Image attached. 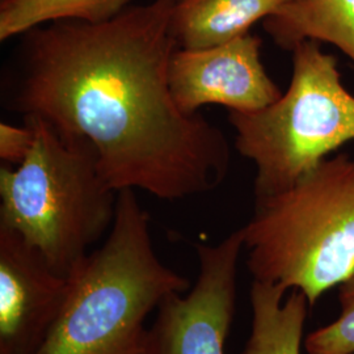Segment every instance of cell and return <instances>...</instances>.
Masks as SVG:
<instances>
[{
	"mask_svg": "<svg viewBox=\"0 0 354 354\" xmlns=\"http://www.w3.org/2000/svg\"><path fill=\"white\" fill-rule=\"evenodd\" d=\"M288 291L279 285L253 279L251 288L252 330L241 354H301L308 311L304 291Z\"/></svg>",
	"mask_w": 354,
	"mask_h": 354,
	"instance_id": "11",
	"label": "cell"
},
{
	"mask_svg": "<svg viewBox=\"0 0 354 354\" xmlns=\"http://www.w3.org/2000/svg\"><path fill=\"white\" fill-rule=\"evenodd\" d=\"M35 145V131L29 124L21 127L7 122L0 124V159L3 165H20Z\"/></svg>",
	"mask_w": 354,
	"mask_h": 354,
	"instance_id": "14",
	"label": "cell"
},
{
	"mask_svg": "<svg viewBox=\"0 0 354 354\" xmlns=\"http://www.w3.org/2000/svg\"><path fill=\"white\" fill-rule=\"evenodd\" d=\"M263 41L247 33L206 49H176L169 64V87L187 114L218 104L230 112H254L282 95L261 62Z\"/></svg>",
	"mask_w": 354,
	"mask_h": 354,
	"instance_id": "7",
	"label": "cell"
},
{
	"mask_svg": "<svg viewBox=\"0 0 354 354\" xmlns=\"http://www.w3.org/2000/svg\"><path fill=\"white\" fill-rule=\"evenodd\" d=\"M71 277L0 227V354H35L59 317Z\"/></svg>",
	"mask_w": 354,
	"mask_h": 354,
	"instance_id": "8",
	"label": "cell"
},
{
	"mask_svg": "<svg viewBox=\"0 0 354 354\" xmlns=\"http://www.w3.org/2000/svg\"><path fill=\"white\" fill-rule=\"evenodd\" d=\"M339 301L340 317L307 336V354H354V273L342 282Z\"/></svg>",
	"mask_w": 354,
	"mask_h": 354,
	"instance_id": "13",
	"label": "cell"
},
{
	"mask_svg": "<svg viewBox=\"0 0 354 354\" xmlns=\"http://www.w3.org/2000/svg\"><path fill=\"white\" fill-rule=\"evenodd\" d=\"M291 53L290 84L279 100L254 112H228L236 150L256 167L254 200L290 189L354 140V96L336 58L311 39Z\"/></svg>",
	"mask_w": 354,
	"mask_h": 354,
	"instance_id": "5",
	"label": "cell"
},
{
	"mask_svg": "<svg viewBox=\"0 0 354 354\" xmlns=\"http://www.w3.org/2000/svg\"><path fill=\"white\" fill-rule=\"evenodd\" d=\"M263 26L283 50L307 39L327 42L354 64V0H286Z\"/></svg>",
	"mask_w": 354,
	"mask_h": 354,
	"instance_id": "10",
	"label": "cell"
},
{
	"mask_svg": "<svg viewBox=\"0 0 354 354\" xmlns=\"http://www.w3.org/2000/svg\"><path fill=\"white\" fill-rule=\"evenodd\" d=\"M241 230L253 279L314 306L354 273V158L328 156L290 189L257 198Z\"/></svg>",
	"mask_w": 354,
	"mask_h": 354,
	"instance_id": "4",
	"label": "cell"
},
{
	"mask_svg": "<svg viewBox=\"0 0 354 354\" xmlns=\"http://www.w3.org/2000/svg\"><path fill=\"white\" fill-rule=\"evenodd\" d=\"M131 0H0V41L61 20L104 23L130 7Z\"/></svg>",
	"mask_w": 354,
	"mask_h": 354,
	"instance_id": "12",
	"label": "cell"
},
{
	"mask_svg": "<svg viewBox=\"0 0 354 354\" xmlns=\"http://www.w3.org/2000/svg\"><path fill=\"white\" fill-rule=\"evenodd\" d=\"M176 0L130 6L104 23L61 20L23 35L10 106L88 140L111 188L165 201L218 188L230 168L221 129L184 113L169 87Z\"/></svg>",
	"mask_w": 354,
	"mask_h": 354,
	"instance_id": "1",
	"label": "cell"
},
{
	"mask_svg": "<svg viewBox=\"0 0 354 354\" xmlns=\"http://www.w3.org/2000/svg\"><path fill=\"white\" fill-rule=\"evenodd\" d=\"M147 337H149V336H147ZM136 354H151L150 349H149V344L146 342V345H145L142 349H140V351H138Z\"/></svg>",
	"mask_w": 354,
	"mask_h": 354,
	"instance_id": "15",
	"label": "cell"
},
{
	"mask_svg": "<svg viewBox=\"0 0 354 354\" xmlns=\"http://www.w3.org/2000/svg\"><path fill=\"white\" fill-rule=\"evenodd\" d=\"M35 145L20 165L0 167V227L16 232L49 266L71 277L113 226L118 192L99 167L95 146L28 114Z\"/></svg>",
	"mask_w": 354,
	"mask_h": 354,
	"instance_id": "3",
	"label": "cell"
},
{
	"mask_svg": "<svg viewBox=\"0 0 354 354\" xmlns=\"http://www.w3.org/2000/svg\"><path fill=\"white\" fill-rule=\"evenodd\" d=\"M286 0H176L172 35L178 49L196 50L227 44L250 33Z\"/></svg>",
	"mask_w": 354,
	"mask_h": 354,
	"instance_id": "9",
	"label": "cell"
},
{
	"mask_svg": "<svg viewBox=\"0 0 354 354\" xmlns=\"http://www.w3.org/2000/svg\"><path fill=\"white\" fill-rule=\"evenodd\" d=\"M190 288L155 252L134 189L120 190L113 226L71 274L62 311L35 354H136L147 342L149 315Z\"/></svg>",
	"mask_w": 354,
	"mask_h": 354,
	"instance_id": "2",
	"label": "cell"
},
{
	"mask_svg": "<svg viewBox=\"0 0 354 354\" xmlns=\"http://www.w3.org/2000/svg\"><path fill=\"white\" fill-rule=\"evenodd\" d=\"M194 247L198 279L189 291L171 295L158 308L147 337L151 354H225L235 315L243 230L215 245Z\"/></svg>",
	"mask_w": 354,
	"mask_h": 354,
	"instance_id": "6",
	"label": "cell"
}]
</instances>
